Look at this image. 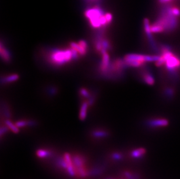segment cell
Returning a JSON list of instances; mask_svg holds the SVG:
<instances>
[{
    "instance_id": "obj_2",
    "label": "cell",
    "mask_w": 180,
    "mask_h": 179,
    "mask_svg": "<svg viewBox=\"0 0 180 179\" xmlns=\"http://www.w3.org/2000/svg\"><path fill=\"white\" fill-rule=\"evenodd\" d=\"M154 23L164 28L165 33L174 32L178 26V17L175 16L171 11V6L166 5L162 9L159 18Z\"/></svg>"
},
{
    "instance_id": "obj_19",
    "label": "cell",
    "mask_w": 180,
    "mask_h": 179,
    "mask_svg": "<svg viewBox=\"0 0 180 179\" xmlns=\"http://www.w3.org/2000/svg\"><path fill=\"white\" fill-rule=\"evenodd\" d=\"M122 177L125 179H140L139 174L129 170H124L122 172Z\"/></svg>"
},
{
    "instance_id": "obj_14",
    "label": "cell",
    "mask_w": 180,
    "mask_h": 179,
    "mask_svg": "<svg viewBox=\"0 0 180 179\" xmlns=\"http://www.w3.org/2000/svg\"><path fill=\"white\" fill-rule=\"evenodd\" d=\"M53 154V151L51 149L46 148L38 149L36 152L37 158L41 159H47L50 158L52 157Z\"/></svg>"
},
{
    "instance_id": "obj_24",
    "label": "cell",
    "mask_w": 180,
    "mask_h": 179,
    "mask_svg": "<svg viewBox=\"0 0 180 179\" xmlns=\"http://www.w3.org/2000/svg\"><path fill=\"white\" fill-rule=\"evenodd\" d=\"M9 130H10V129H8V127L6 126V124H4V126H1V133H0L1 134V136L2 137L3 135L4 134H6V133L8 131H9Z\"/></svg>"
},
{
    "instance_id": "obj_9",
    "label": "cell",
    "mask_w": 180,
    "mask_h": 179,
    "mask_svg": "<svg viewBox=\"0 0 180 179\" xmlns=\"http://www.w3.org/2000/svg\"><path fill=\"white\" fill-rule=\"evenodd\" d=\"M69 47L75 50L80 56H85L88 51V44L84 40H81L78 42H71Z\"/></svg>"
},
{
    "instance_id": "obj_21",
    "label": "cell",
    "mask_w": 180,
    "mask_h": 179,
    "mask_svg": "<svg viewBox=\"0 0 180 179\" xmlns=\"http://www.w3.org/2000/svg\"><path fill=\"white\" fill-rule=\"evenodd\" d=\"M175 94L174 89L172 87H167L163 91L164 98L167 100H172Z\"/></svg>"
},
{
    "instance_id": "obj_10",
    "label": "cell",
    "mask_w": 180,
    "mask_h": 179,
    "mask_svg": "<svg viewBox=\"0 0 180 179\" xmlns=\"http://www.w3.org/2000/svg\"><path fill=\"white\" fill-rule=\"evenodd\" d=\"M102 59L99 66V70L102 75L105 76L111 63L110 55L107 51H103L101 53Z\"/></svg>"
},
{
    "instance_id": "obj_18",
    "label": "cell",
    "mask_w": 180,
    "mask_h": 179,
    "mask_svg": "<svg viewBox=\"0 0 180 179\" xmlns=\"http://www.w3.org/2000/svg\"><path fill=\"white\" fill-rule=\"evenodd\" d=\"M16 126L18 127L19 129V128H23V127H27L29 126H33L36 125V121L32 120H20L16 121L15 123Z\"/></svg>"
},
{
    "instance_id": "obj_26",
    "label": "cell",
    "mask_w": 180,
    "mask_h": 179,
    "mask_svg": "<svg viewBox=\"0 0 180 179\" xmlns=\"http://www.w3.org/2000/svg\"><path fill=\"white\" fill-rule=\"evenodd\" d=\"M106 179H114V178H107Z\"/></svg>"
},
{
    "instance_id": "obj_13",
    "label": "cell",
    "mask_w": 180,
    "mask_h": 179,
    "mask_svg": "<svg viewBox=\"0 0 180 179\" xmlns=\"http://www.w3.org/2000/svg\"><path fill=\"white\" fill-rule=\"evenodd\" d=\"M0 54L2 59L6 63H10L11 61V54L9 50L4 46L2 42H1L0 44Z\"/></svg>"
},
{
    "instance_id": "obj_1",
    "label": "cell",
    "mask_w": 180,
    "mask_h": 179,
    "mask_svg": "<svg viewBox=\"0 0 180 179\" xmlns=\"http://www.w3.org/2000/svg\"><path fill=\"white\" fill-rule=\"evenodd\" d=\"M160 54L164 61V66L170 78L173 80L179 78L180 70V57L175 54L172 48L167 44L160 46Z\"/></svg>"
},
{
    "instance_id": "obj_3",
    "label": "cell",
    "mask_w": 180,
    "mask_h": 179,
    "mask_svg": "<svg viewBox=\"0 0 180 179\" xmlns=\"http://www.w3.org/2000/svg\"><path fill=\"white\" fill-rule=\"evenodd\" d=\"M47 60L54 66H64L74 61L72 52L71 49H53L48 53Z\"/></svg>"
},
{
    "instance_id": "obj_12",
    "label": "cell",
    "mask_w": 180,
    "mask_h": 179,
    "mask_svg": "<svg viewBox=\"0 0 180 179\" xmlns=\"http://www.w3.org/2000/svg\"><path fill=\"white\" fill-rule=\"evenodd\" d=\"M109 132L107 130L97 128L90 132V136L95 140H102L109 136Z\"/></svg>"
},
{
    "instance_id": "obj_7",
    "label": "cell",
    "mask_w": 180,
    "mask_h": 179,
    "mask_svg": "<svg viewBox=\"0 0 180 179\" xmlns=\"http://www.w3.org/2000/svg\"><path fill=\"white\" fill-rule=\"evenodd\" d=\"M150 24L148 19H145L143 21L144 30L148 38L149 43L151 49L156 53H160V46L157 44L152 35V32L150 29Z\"/></svg>"
},
{
    "instance_id": "obj_8",
    "label": "cell",
    "mask_w": 180,
    "mask_h": 179,
    "mask_svg": "<svg viewBox=\"0 0 180 179\" xmlns=\"http://www.w3.org/2000/svg\"><path fill=\"white\" fill-rule=\"evenodd\" d=\"M145 125L152 129H158L169 125V121L162 117L150 118L145 121Z\"/></svg>"
},
{
    "instance_id": "obj_20",
    "label": "cell",
    "mask_w": 180,
    "mask_h": 179,
    "mask_svg": "<svg viewBox=\"0 0 180 179\" xmlns=\"http://www.w3.org/2000/svg\"><path fill=\"white\" fill-rule=\"evenodd\" d=\"M124 155L122 153L115 151L112 152L109 155V159L113 162H120L123 160Z\"/></svg>"
},
{
    "instance_id": "obj_4",
    "label": "cell",
    "mask_w": 180,
    "mask_h": 179,
    "mask_svg": "<svg viewBox=\"0 0 180 179\" xmlns=\"http://www.w3.org/2000/svg\"><path fill=\"white\" fill-rule=\"evenodd\" d=\"M85 16L90 26L96 29L110 25L106 18V13L99 6L88 9L85 11Z\"/></svg>"
},
{
    "instance_id": "obj_6",
    "label": "cell",
    "mask_w": 180,
    "mask_h": 179,
    "mask_svg": "<svg viewBox=\"0 0 180 179\" xmlns=\"http://www.w3.org/2000/svg\"><path fill=\"white\" fill-rule=\"evenodd\" d=\"M146 55L132 53L126 55L123 59L127 67L138 68L145 65L146 63Z\"/></svg>"
},
{
    "instance_id": "obj_25",
    "label": "cell",
    "mask_w": 180,
    "mask_h": 179,
    "mask_svg": "<svg viewBox=\"0 0 180 179\" xmlns=\"http://www.w3.org/2000/svg\"><path fill=\"white\" fill-rule=\"evenodd\" d=\"M56 89L55 88H54V87H51V88H50V90H49V91H50V92H49V93L51 94V95H52V94H55V93H56Z\"/></svg>"
},
{
    "instance_id": "obj_27",
    "label": "cell",
    "mask_w": 180,
    "mask_h": 179,
    "mask_svg": "<svg viewBox=\"0 0 180 179\" xmlns=\"http://www.w3.org/2000/svg\"><path fill=\"white\" fill-rule=\"evenodd\" d=\"M90 1H94V0H90Z\"/></svg>"
},
{
    "instance_id": "obj_22",
    "label": "cell",
    "mask_w": 180,
    "mask_h": 179,
    "mask_svg": "<svg viewBox=\"0 0 180 179\" xmlns=\"http://www.w3.org/2000/svg\"><path fill=\"white\" fill-rule=\"evenodd\" d=\"M4 124L8 127L10 130L13 132L14 133H18L19 132V129L16 126L15 123H14L10 119H6L5 120Z\"/></svg>"
},
{
    "instance_id": "obj_11",
    "label": "cell",
    "mask_w": 180,
    "mask_h": 179,
    "mask_svg": "<svg viewBox=\"0 0 180 179\" xmlns=\"http://www.w3.org/2000/svg\"><path fill=\"white\" fill-rule=\"evenodd\" d=\"M140 77L145 84L152 86L155 83L153 74L149 68L143 69L140 72Z\"/></svg>"
},
{
    "instance_id": "obj_17",
    "label": "cell",
    "mask_w": 180,
    "mask_h": 179,
    "mask_svg": "<svg viewBox=\"0 0 180 179\" xmlns=\"http://www.w3.org/2000/svg\"><path fill=\"white\" fill-rule=\"evenodd\" d=\"M19 79V74H10L4 76L1 78V83L2 84H9L17 81Z\"/></svg>"
},
{
    "instance_id": "obj_15",
    "label": "cell",
    "mask_w": 180,
    "mask_h": 179,
    "mask_svg": "<svg viewBox=\"0 0 180 179\" xmlns=\"http://www.w3.org/2000/svg\"><path fill=\"white\" fill-rule=\"evenodd\" d=\"M145 154L146 150L142 148L134 149L129 153L130 157L134 159H140L141 158H143Z\"/></svg>"
},
{
    "instance_id": "obj_5",
    "label": "cell",
    "mask_w": 180,
    "mask_h": 179,
    "mask_svg": "<svg viewBox=\"0 0 180 179\" xmlns=\"http://www.w3.org/2000/svg\"><path fill=\"white\" fill-rule=\"evenodd\" d=\"M127 68L124 59L117 58L111 62L105 76L112 79H121L124 75V71Z\"/></svg>"
},
{
    "instance_id": "obj_23",
    "label": "cell",
    "mask_w": 180,
    "mask_h": 179,
    "mask_svg": "<svg viewBox=\"0 0 180 179\" xmlns=\"http://www.w3.org/2000/svg\"><path fill=\"white\" fill-rule=\"evenodd\" d=\"M80 94L82 98L89 99L92 97L89 90L85 87H82L80 89Z\"/></svg>"
},
{
    "instance_id": "obj_16",
    "label": "cell",
    "mask_w": 180,
    "mask_h": 179,
    "mask_svg": "<svg viewBox=\"0 0 180 179\" xmlns=\"http://www.w3.org/2000/svg\"><path fill=\"white\" fill-rule=\"evenodd\" d=\"M89 106L90 105L87 101H85L84 102H82V104L80 105V114H79L80 120H81L82 121H85V119L87 117L88 111V108H89Z\"/></svg>"
}]
</instances>
